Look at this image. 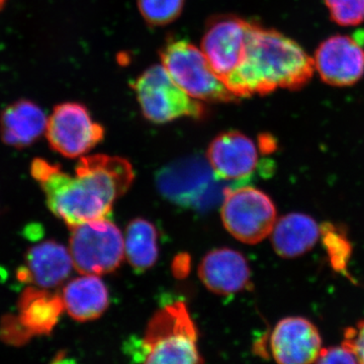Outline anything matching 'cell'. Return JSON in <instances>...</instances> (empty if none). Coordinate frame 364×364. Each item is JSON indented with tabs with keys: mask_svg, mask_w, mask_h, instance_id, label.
<instances>
[{
	"mask_svg": "<svg viewBox=\"0 0 364 364\" xmlns=\"http://www.w3.org/2000/svg\"><path fill=\"white\" fill-rule=\"evenodd\" d=\"M314 72V59L296 41L252 21L243 61L225 85L239 100L277 90H299Z\"/></svg>",
	"mask_w": 364,
	"mask_h": 364,
	"instance_id": "cell-2",
	"label": "cell"
},
{
	"mask_svg": "<svg viewBox=\"0 0 364 364\" xmlns=\"http://www.w3.org/2000/svg\"><path fill=\"white\" fill-rule=\"evenodd\" d=\"M48 117L39 105L30 100H16L0 114V138L16 149H25L45 135Z\"/></svg>",
	"mask_w": 364,
	"mask_h": 364,
	"instance_id": "cell-16",
	"label": "cell"
},
{
	"mask_svg": "<svg viewBox=\"0 0 364 364\" xmlns=\"http://www.w3.org/2000/svg\"><path fill=\"white\" fill-rule=\"evenodd\" d=\"M269 346L277 364H314L324 348L318 328L304 317L282 318L272 330Z\"/></svg>",
	"mask_w": 364,
	"mask_h": 364,
	"instance_id": "cell-12",
	"label": "cell"
},
{
	"mask_svg": "<svg viewBox=\"0 0 364 364\" xmlns=\"http://www.w3.org/2000/svg\"><path fill=\"white\" fill-rule=\"evenodd\" d=\"M222 221L227 231L246 244L259 243L272 234L277 208L272 198L252 186H236L225 196Z\"/></svg>",
	"mask_w": 364,
	"mask_h": 364,
	"instance_id": "cell-8",
	"label": "cell"
},
{
	"mask_svg": "<svg viewBox=\"0 0 364 364\" xmlns=\"http://www.w3.org/2000/svg\"><path fill=\"white\" fill-rule=\"evenodd\" d=\"M69 252L81 274L102 275L114 272L124 257V236L105 219L72 228Z\"/></svg>",
	"mask_w": 364,
	"mask_h": 364,
	"instance_id": "cell-7",
	"label": "cell"
},
{
	"mask_svg": "<svg viewBox=\"0 0 364 364\" xmlns=\"http://www.w3.org/2000/svg\"><path fill=\"white\" fill-rule=\"evenodd\" d=\"M61 296L67 314L77 322L102 317L109 304V291L97 275L83 274L70 280Z\"/></svg>",
	"mask_w": 364,
	"mask_h": 364,
	"instance_id": "cell-18",
	"label": "cell"
},
{
	"mask_svg": "<svg viewBox=\"0 0 364 364\" xmlns=\"http://www.w3.org/2000/svg\"><path fill=\"white\" fill-rule=\"evenodd\" d=\"M7 0H0V11H4V7H6Z\"/></svg>",
	"mask_w": 364,
	"mask_h": 364,
	"instance_id": "cell-27",
	"label": "cell"
},
{
	"mask_svg": "<svg viewBox=\"0 0 364 364\" xmlns=\"http://www.w3.org/2000/svg\"><path fill=\"white\" fill-rule=\"evenodd\" d=\"M315 70L327 85L346 87L364 75V48L356 38L333 36L318 46L314 58Z\"/></svg>",
	"mask_w": 364,
	"mask_h": 364,
	"instance_id": "cell-11",
	"label": "cell"
},
{
	"mask_svg": "<svg viewBox=\"0 0 364 364\" xmlns=\"http://www.w3.org/2000/svg\"><path fill=\"white\" fill-rule=\"evenodd\" d=\"M31 173L44 191L50 210L70 229L105 219L135 178L128 160L102 154L81 158L75 176L42 158L33 160Z\"/></svg>",
	"mask_w": 364,
	"mask_h": 364,
	"instance_id": "cell-1",
	"label": "cell"
},
{
	"mask_svg": "<svg viewBox=\"0 0 364 364\" xmlns=\"http://www.w3.org/2000/svg\"><path fill=\"white\" fill-rule=\"evenodd\" d=\"M74 267L69 249L56 241L36 244L26 254V263L18 270V279L42 289L63 284Z\"/></svg>",
	"mask_w": 364,
	"mask_h": 364,
	"instance_id": "cell-14",
	"label": "cell"
},
{
	"mask_svg": "<svg viewBox=\"0 0 364 364\" xmlns=\"http://www.w3.org/2000/svg\"><path fill=\"white\" fill-rule=\"evenodd\" d=\"M46 138L55 152L67 158H77L102 142L105 129L95 123L87 107L75 102L55 105L48 117Z\"/></svg>",
	"mask_w": 364,
	"mask_h": 364,
	"instance_id": "cell-9",
	"label": "cell"
},
{
	"mask_svg": "<svg viewBox=\"0 0 364 364\" xmlns=\"http://www.w3.org/2000/svg\"><path fill=\"white\" fill-rule=\"evenodd\" d=\"M186 0H136L139 13L151 26H165L181 16Z\"/></svg>",
	"mask_w": 364,
	"mask_h": 364,
	"instance_id": "cell-22",
	"label": "cell"
},
{
	"mask_svg": "<svg viewBox=\"0 0 364 364\" xmlns=\"http://www.w3.org/2000/svg\"><path fill=\"white\" fill-rule=\"evenodd\" d=\"M341 344L353 354L358 364H364V320L345 330Z\"/></svg>",
	"mask_w": 364,
	"mask_h": 364,
	"instance_id": "cell-25",
	"label": "cell"
},
{
	"mask_svg": "<svg viewBox=\"0 0 364 364\" xmlns=\"http://www.w3.org/2000/svg\"><path fill=\"white\" fill-rule=\"evenodd\" d=\"M198 330L183 301L160 309L141 340V364H203Z\"/></svg>",
	"mask_w": 364,
	"mask_h": 364,
	"instance_id": "cell-4",
	"label": "cell"
},
{
	"mask_svg": "<svg viewBox=\"0 0 364 364\" xmlns=\"http://www.w3.org/2000/svg\"><path fill=\"white\" fill-rule=\"evenodd\" d=\"M64 311L61 294L30 286L18 299L16 315L33 337L48 336L54 331Z\"/></svg>",
	"mask_w": 364,
	"mask_h": 364,
	"instance_id": "cell-17",
	"label": "cell"
},
{
	"mask_svg": "<svg viewBox=\"0 0 364 364\" xmlns=\"http://www.w3.org/2000/svg\"><path fill=\"white\" fill-rule=\"evenodd\" d=\"M251 25L252 21L224 14L210 18L205 26L200 50L224 85L243 61Z\"/></svg>",
	"mask_w": 364,
	"mask_h": 364,
	"instance_id": "cell-10",
	"label": "cell"
},
{
	"mask_svg": "<svg viewBox=\"0 0 364 364\" xmlns=\"http://www.w3.org/2000/svg\"><path fill=\"white\" fill-rule=\"evenodd\" d=\"M198 275L213 293L228 296L244 291L250 284V267L238 251L215 249L203 257Z\"/></svg>",
	"mask_w": 364,
	"mask_h": 364,
	"instance_id": "cell-15",
	"label": "cell"
},
{
	"mask_svg": "<svg viewBox=\"0 0 364 364\" xmlns=\"http://www.w3.org/2000/svg\"><path fill=\"white\" fill-rule=\"evenodd\" d=\"M314 364H358L353 354L343 345L323 348Z\"/></svg>",
	"mask_w": 364,
	"mask_h": 364,
	"instance_id": "cell-26",
	"label": "cell"
},
{
	"mask_svg": "<svg viewBox=\"0 0 364 364\" xmlns=\"http://www.w3.org/2000/svg\"><path fill=\"white\" fill-rule=\"evenodd\" d=\"M356 40H358V39H356ZM358 42H359V43H360V44H361V45H363V48H364V42H360V41H358Z\"/></svg>",
	"mask_w": 364,
	"mask_h": 364,
	"instance_id": "cell-28",
	"label": "cell"
},
{
	"mask_svg": "<svg viewBox=\"0 0 364 364\" xmlns=\"http://www.w3.org/2000/svg\"><path fill=\"white\" fill-rule=\"evenodd\" d=\"M158 191L168 202L193 210H208L222 205L225 196L240 182L223 181L207 158L195 155L170 163L155 176Z\"/></svg>",
	"mask_w": 364,
	"mask_h": 364,
	"instance_id": "cell-3",
	"label": "cell"
},
{
	"mask_svg": "<svg viewBox=\"0 0 364 364\" xmlns=\"http://www.w3.org/2000/svg\"><path fill=\"white\" fill-rule=\"evenodd\" d=\"M320 236L333 269L347 275L352 245L346 231L332 223H325L320 227Z\"/></svg>",
	"mask_w": 364,
	"mask_h": 364,
	"instance_id": "cell-21",
	"label": "cell"
},
{
	"mask_svg": "<svg viewBox=\"0 0 364 364\" xmlns=\"http://www.w3.org/2000/svg\"><path fill=\"white\" fill-rule=\"evenodd\" d=\"M207 159L219 178L243 181L257 168L258 151L247 136L241 132L229 131L220 134L212 141Z\"/></svg>",
	"mask_w": 364,
	"mask_h": 364,
	"instance_id": "cell-13",
	"label": "cell"
},
{
	"mask_svg": "<svg viewBox=\"0 0 364 364\" xmlns=\"http://www.w3.org/2000/svg\"><path fill=\"white\" fill-rule=\"evenodd\" d=\"M33 338L16 314H6L0 318V340L14 347H23Z\"/></svg>",
	"mask_w": 364,
	"mask_h": 364,
	"instance_id": "cell-24",
	"label": "cell"
},
{
	"mask_svg": "<svg viewBox=\"0 0 364 364\" xmlns=\"http://www.w3.org/2000/svg\"><path fill=\"white\" fill-rule=\"evenodd\" d=\"M330 18L341 26H355L364 23V0H324Z\"/></svg>",
	"mask_w": 364,
	"mask_h": 364,
	"instance_id": "cell-23",
	"label": "cell"
},
{
	"mask_svg": "<svg viewBox=\"0 0 364 364\" xmlns=\"http://www.w3.org/2000/svg\"><path fill=\"white\" fill-rule=\"evenodd\" d=\"M136 100L144 117L155 124H165L181 117L200 119L205 117L202 102L189 97L170 77L162 65H153L134 81Z\"/></svg>",
	"mask_w": 364,
	"mask_h": 364,
	"instance_id": "cell-6",
	"label": "cell"
},
{
	"mask_svg": "<svg viewBox=\"0 0 364 364\" xmlns=\"http://www.w3.org/2000/svg\"><path fill=\"white\" fill-rule=\"evenodd\" d=\"M160 60L170 77L189 97L205 102L238 100L218 77L202 50L188 41H167L160 50Z\"/></svg>",
	"mask_w": 364,
	"mask_h": 364,
	"instance_id": "cell-5",
	"label": "cell"
},
{
	"mask_svg": "<svg viewBox=\"0 0 364 364\" xmlns=\"http://www.w3.org/2000/svg\"><path fill=\"white\" fill-rule=\"evenodd\" d=\"M272 234L275 252L284 258H294L317 243L320 227L310 215L293 213L275 223Z\"/></svg>",
	"mask_w": 364,
	"mask_h": 364,
	"instance_id": "cell-19",
	"label": "cell"
},
{
	"mask_svg": "<svg viewBox=\"0 0 364 364\" xmlns=\"http://www.w3.org/2000/svg\"><path fill=\"white\" fill-rule=\"evenodd\" d=\"M124 255L136 272L150 269L158 259V234L154 225L147 220H133L124 237Z\"/></svg>",
	"mask_w": 364,
	"mask_h": 364,
	"instance_id": "cell-20",
	"label": "cell"
}]
</instances>
